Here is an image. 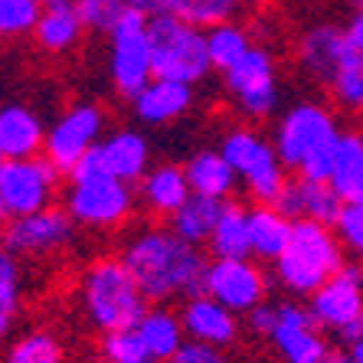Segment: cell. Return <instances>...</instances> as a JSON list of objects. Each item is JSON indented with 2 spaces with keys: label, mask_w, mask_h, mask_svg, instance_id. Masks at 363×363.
I'll return each mask as SVG.
<instances>
[{
  "label": "cell",
  "mask_w": 363,
  "mask_h": 363,
  "mask_svg": "<svg viewBox=\"0 0 363 363\" xmlns=\"http://www.w3.org/2000/svg\"><path fill=\"white\" fill-rule=\"evenodd\" d=\"M79 239V226L69 220V213L60 206L30 213L20 220H10L0 233V242L7 245L17 259H46L72 249Z\"/></svg>",
  "instance_id": "cell-14"
},
{
  "label": "cell",
  "mask_w": 363,
  "mask_h": 363,
  "mask_svg": "<svg viewBox=\"0 0 363 363\" xmlns=\"http://www.w3.org/2000/svg\"><path fill=\"white\" fill-rule=\"evenodd\" d=\"M79 13H82L85 26L95 30V33H108L111 23L128 10L125 0H76Z\"/></svg>",
  "instance_id": "cell-38"
},
{
  "label": "cell",
  "mask_w": 363,
  "mask_h": 363,
  "mask_svg": "<svg viewBox=\"0 0 363 363\" xmlns=\"http://www.w3.org/2000/svg\"><path fill=\"white\" fill-rule=\"evenodd\" d=\"M7 223H10L7 220V210H4V203H0V226H7Z\"/></svg>",
  "instance_id": "cell-44"
},
{
  "label": "cell",
  "mask_w": 363,
  "mask_h": 363,
  "mask_svg": "<svg viewBox=\"0 0 363 363\" xmlns=\"http://www.w3.org/2000/svg\"><path fill=\"white\" fill-rule=\"evenodd\" d=\"M249 7H252V0H161L164 13L190 26H200V30L226 23V20H239Z\"/></svg>",
  "instance_id": "cell-30"
},
{
  "label": "cell",
  "mask_w": 363,
  "mask_h": 363,
  "mask_svg": "<svg viewBox=\"0 0 363 363\" xmlns=\"http://www.w3.org/2000/svg\"><path fill=\"white\" fill-rule=\"evenodd\" d=\"M330 101L347 115L363 118V10H354L344 20V43L334 79L328 85Z\"/></svg>",
  "instance_id": "cell-18"
},
{
  "label": "cell",
  "mask_w": 363,
  "mask_h": 363,
  "mask_svg": "<svg viewBox=\"0 0 363 363\" xmlns=\"http://www.w3.org/2000/svg\"><path fill=\"white\" fill-rule=\"evenodd\" d=\"M101 360L105 363H154L147 347L141 344V337L135 334V328L128 330H111V334H101Z\"/></svg>",
  "instance_id": "cell-36"
},
{
  "label": "cell",
  "mask_w": 363,
  "mask_h": 363,
  "mask_svg": "<svg viewBox=\"0 0 363 363\" xmlns=\"http://www.w3.org/2000/svg\"><path fill=\"white\" fill-rule=\"evenodd\" d=\"M249 213V255L255 262H275L291 233V220L275 203H252Z\"/></svg>",
  "instance_id": "cell-26"
},
{
  "label": "cell",
  "mask_w": 363,
  "mask_h": 363,
  "mask_svg": "<svg viewBox=\"0 0 363 363\" xmlns=\"http://www.w3.org/2000/svg\"><path fill=\"white\" fill-rule=\"evenodd\" d=\"M328 184L337 190V196L344 203H363V131L360 128H344L340 131Z\"/></svg>",
  "instance_id": "cell-28"
},
{
  "label": "cell",
  "mask_w": 363,
  "mask_h": 363,
  "mask_svg": "<svg viewBox=\"0 0 363 363\" xmlns=\"http://www.w3.org/2000/svg\"><path fill=\"white\" fill-rule=\"evenodd\" d=\"M281 213L288 220H318V223H330L337 220L344 200L337 196V190L328 180H301L291 177L281 190V196L275 200Z\"/></svg>",
  "instance_id": "cell-22"
},
{
  "label": "cell",
  "mask_w": 363,
  "mask_h": 363,
  "mask_svg": "<svg viewBox=\"0 0 363 363\" xmlns=\"http://www.w3.org/2000/svg\"><path fill=\"white\" fill-rule=\"evenodd\" d=\"M151 164H154V151H151L147 135L125 125V128H115V131H105V138L95 144L92 151H89V157H82L76 167L99 170V174H108V177L121 180V184L138 186V180L151 170Z\"/></svg>",
  "instance_id": "cell-15"
},
{
  "label": "cell",
  "mask_w": 363,
  "mask_h": 363,
  "mask_svg": "<svg viewBox=\"0 0 363 363\" xmlns=\"http://www.w3.org/2000/svg\"><path fill=\"white\" fill-rule=\"evenodd\" d=\"M321 363H354V360H350V354H347V350H330Z\"/></svg>",
  "instance_id": "cell-42"
},
{
  "label": "cell",
  "mask_w": 363,
  "mask_h": 363,
  "mask_svg": "<svg viewBox=\"0 0 363 363\" xmlns=\"http://www.w3.org/2000/svg\"><path fill=\"white\" fill-rule=\"evenodd\" d=\"M210 259H252L249 255V213L239 200H226L206 239Z\"/></svg>",
  "instance_id": "cell-29"
},
{
  "label": "cell",
  "mask_w": 363,
  "mask_h": 363,
  "mask_svg": "<svg viewBox=\"0 0 363 363\" xmlns=\"http://www.w3.org/2000/svg\"><path fill=\"white\" fill-rule=\"evenodd\" d=\"M131 10H141L144 17H151V13H157L161 10V0H125Z\"/></svg>",
  "instance_id": "cell-41"
},
{
  "label": "cell",
  "mask_w": 363,
  "mask_h": 363,
  "mask_svg": "<svg viewBox=\"0 0 363 363\" xmlns=\"http://www.w3.org/2000/svg\"><path fill=\"white\" fill-rule=\"evenodd\" d=\"M85 33H89V26H85L76 4H69V0H50V4H43L33 40L46 56H66V52H72L79 43L85 40Z\"/></svg>",
  "instance_id": "cell-23"
},
{
  "label": "cell",
  "mask_w": 363,
  "mask_h": 363,
  "mask_svg": "<svg viewBox=\"0 0 363 363\" xmlns=\"http://www.w3.org/2000/svg\"><path fill=\"white\" fill-rule=\"evenodd\" d=\"M216 147L229 161V167L236 170L239 186L249 194L252 203H275L285 190V184L291 180L272 138L249 121L226 128Z\"/></svg>",
  "instance_id": "cell-6"
},
{
  "label": "cell",
  "mask_w": 363,
  "mask_h": 363,
  "mask_svg": "<svg viewBox=\"0 0 363 363\" xmlns=\"http://www.w3.org/2000/svg\"><path fill=\"white\" fill-rule=\"evenodd\" d=\"M223 92H226L229 108L236 111L242 121L259 125V121L279 115L281 105V72L279 60L265 43L255 40L239 62L220 72Z\"/></svg>",
  "instance_id": "cell-7"
},
{
  "label": "cell",
  "mask_w": 363,
  "mask_h": 363,
  "mask_svg": "<svg viewBox=\"0 0 363 363\" xmlns=\"http://www.w3.org/2000/svg\"><path fill=\"white\" fill-rule=\"evenodd\" d=\"M20 304H23V269L20 259L0 242V347L10 344V334L17 328Z\"/></svg>",
  "instance_id": "cell-31"
},
{
  "label": "cell",
  "mask_w": 363,
  "mask_h": 363,
  "mask_svg": "<svg viewBox=\"0 0 363 363\" xmlns=\"http://www.w3.org/2000/svg\"><path fill=\"white\" fill-rule=\"evenodd\" d=\"M66 190H62V210L79 229L92 233H111L131 223L138 210V190L131 184L99 174V170H72L66 174Z\"/></svg>",
  "instance_id": "cell-5"
},
{
  "label": "cell",
  "mask_w": 363,
  "mask_h": 363,
  "mask_svg": "<svg viewBox=\"0 0 363 363\" xmlns=\"http://www.w3.org/2000/svg\"><path fill=\"white\" fill-rule=\"evenodd\" d=\"M340 43H344V23H334V20L308 23L291 46V60H295L298 72L308 82H318L328 89L340 60Z\"/></svg>",
  "instance_id": "cell-17"
},
{
  "label": "cell",
  "mask_w": 363,
  "mask_h": 363,
  "mask_svg": "<svg viewBox=\"0 0 363 363\" xmlns=\"http://www.w3.org/2000/svg\"><path fill=\"white\" fill-rule=\"evenodd\" d=\"M245 324H249V330H252L255 337H269L272 328H275V304L262 301L259 308H252V311L245 314Z\"/></svg>",
  "instance_id": "cell-40"
},
{
  "label": "cell",
  "mask_w": 363,
  "mask_h": 363,
  "mask_svg": "<svg viewBox=\"0 0 363 363\" xmlns=\"http://www.w3.org/2000/svg\"><path fill=\"white\" fill-rule=\"evenodd\" d=\"M347 4H350L354 10H363V0H347Z\"/></svg>",
  "instance_id": "cell-45"
},
{
  "label": "cell",
  "mask_w": 363,
  "mask_h": 363,
  "mask_svg": "<svg viewBox=\"0 0 363 363\" xmlns=\"http://www.w3.org/2000/svg\"><path fill=\"white\" fill-rule=\"evenodd\" d=\"M334 233H337L340 245L357 265H363V203H344L334 220Z\"/></svg>",
  "instance_id": "cell-37"
},
{
  "label": "cell",
  "mask_w": 363,
  "mask_h": 363,
  "mask_svg": "<svg viewBox=\"0 0 363 363\" xmlns=\"http://www.w3.org/2000/svg\"><path fill=\"white\" fill-rule=\"evenodd\" d=\"M220 210H223L220 200H210V196L190 194L184 200V206H180V210L167 220V226L174 229L177 236H184L186 242L206 245L213 226H216V220H220Z\"/></svg>",
  "instance_id": "cell-33"
},
{
  "label": "cell",
  "mask_w": 363,
  "mask_h": 363,
  "mask_svg": "<svg viewBox=\"0 0 363 363\" xmlns=\"http://www.w3.org/2000/svg\"><path fill=\"white\" fill-rule=\"evenodd\" d=\"M135 334L147 347V354H151L154 363H167L186 340L180 314L174 308H167V304H147V311L135 324Z\"/></svg>",
  "instance_id": "cell-27"
},
{
  "label": "cell",
  "mask_w": 363,
  "mask_h": 363,
  "mask_svg": "<svg viewBox=\"0 0 363 363\" xmlns=\"http://www.w3.org/2000/svg\"><path fill=\"white\" fill-rule=\"evenodd\" d=\"M347 354H350V360L354 363H363V340H354L350 347H344Z\"/></svg>",
  "instance_id": "cell-43"
},
{
  "label": "cell",
  "mask_w": 363,
  "mask_h": 363,
  "mask_svg": "<svg viewBox=\"0 0 363 363\" xmlns=\"http://www.w3.org/2000/svg\"><path fill=\"white\" fill-rule=\"evenodd\" d=\"M60 177L62 174L43 154L0 164V203L7 210V220H20V216L56 206Z\"/></svg>",
  "instance_id": "cell-12"
},
{
  "label": "cell",
  "mask_w": 363,
  "mask_h": 363,
  "mask_svg": "<svg viewBox=\"0 0 363 363\" xmlns=\"http://www.w3.org/2000/svg\"><path fill=\"white\" fill-rule=\"evenodd\" d=\"M340 131L344 125L328 101L298 99L279 108L275 128H272V144L288 174L301 180H328Z\"/></svg>",
  "instance_id": "cell-2"
},
{
  "label": "cell",
  "mask_w": 363,
  "mask_h": 363,
  "mask_svg": "<svg viewBox=\"0 0 363 363\" xmlns=\"http://www.w3.org/2000/svg\"><path fill=\"white\" fill-rule=\"evenodd\" d=\"M4 363H62V347L52 330H26L7 344Z\"/></svg>",
  "instance_id": "cell-34"
},
{
  "label": "cell",
  "mask_w": 363,
  "mask_h": 363,
  "mask_svg": "<svg viewBox=\"0 0 363 363\" xmlns=\"http://www.w3.org/2000/svg\"><path fill=\"white\" fill-rule=\"evenodd\" d=\"M147 36L154 50V76L200 85L210 79L213 62L206 52V33L200 26L170 17L164 10L147 17Z\"/></svg>",
  "instance_id": "cell-8"
},
{
  "label": "cell",
  "mask_w": 363,
  "mask_h": 363,
  "mask_svg": "<svg viewBox=\"0 0 363 363\" xmlns=\"http://www.w3.org/2000/svg\"><path fill=\"white\" fill-rule=\"evenodd\" d=\"M105 40H108V82L118 99L131 101L154 79V50L151 36H147V17L141 10L128 7L111 23Z\"/></svg>",
  "instance_id": "cell-9"
},
{
  "label": "cell",
  "mask_w": 363,
  "mask_h": 363,
  "mask_svg": "<svg viewBox=\"0 0 363 363\" xmlns=\"http://www.w3.org/2000/svg\"><path fill=\"white\" fill-rule=\"evenodd\" d=\"M184 174L190 184V194L210 196V200H233L236 194V170L229 167V161L220 154V147H200L184 161Z\"/></svg>",
  "instance_id": "cell-25"
},
{
  "label": "cell",
  "mask_w": 363,
  "mask_h": 363,
  "mask_svg": "<svg viewBox=\"0 0 363 363\" xmlns=\"http://www.w3.org/2000/svg\"><path fill=\"white\" fill-rule=\"evenodd\" d=\"M79 304L99 334L128 330L147 311V298L118 255H99L79 275Z\"/></svg>",
  "instance_id": "cell-4"
},
{
  "label": "cell",
  "mask_w": 363,
  "mask_h": 363,
  "mask_svg": "<svg viewBox=\"0 0 363 363\" xmlns=\"http://www.w3.org/2000/svg\"><path fill=\"white\" fill-rule=\"evenodd\" d=\"M105 131H108V111L99 101H72L46 125L43 157L60 174H69L82 157H89Z\"/></svg>",
  "instance_id": "cell-11"
},
{
  "label": "cell",
  "mask_w": 363,
  "mask_h": 363,
  "mask_svg": "<svg viewBox=\"0 0 363 363\" xmlns=\"http://www.w3.org/2000/svg\"><path fill=\"white\" fill-rule=\"evenodd\" d=\"M118 259L128 265L131 279L151 304H170L203 291V272L210 255L203 245L186 242L170 226L151 223L138 226L121 242Z\"/></svg>",
  "instance_id": "cell-1"
},
{
  "label": "cell",
  "mask_w": 363,
  "mask_h": 363,
  "mask_svg": "<svg viewBox=\"0 0 363 363\" xmlns=\"http://www.w3.org/2000/svg\"><path fill=\"white\" fill-rule=\"evenodd\" d=\"M46 141V121L40 111L26 101H4L0 105V157L20 161V157H40Z\"/></svg>",
  "instance_id": "cell-21"
},
{
  "label": "cell",
  "mask_w": 363,
  "mask_h": 363,
  "mask_svg": "<svg viewBox=\"0 0 363 363\" xmlns=\"http://www.w3.org/2000/svg\"><path fill=\"white\" fill-rule=\"evenodd\" d=\"M138 203L151 216H164L170 220L174 213L184 206V200L190 196V184H186L184 164H151V170L138 180Z\"/></svg>",
  "instance_id": "cell-24"
},
{
  "label": "cell",
  "mask_w": 363,
  "mask_h": 363,
  "mask_svg": "<svg viewBox=\"0 0 363 363\" xmlns=\"http://www.w3.org/2000/svg\"><path fill=\"white\" fill-rule=\"evenodd\" d=\"M194 101H196V85L154 76L128 105H131V115L138 118V125L164 128L184 118L186 111L194 108Z\"/></svg>",
  "instance_id": "cell-19"
},
{
  "label": "cell",
  "mask_w": 363,
  "mask_h": 363,
  "mask_svg": "<svg viewBox=\"0 0 363 363\" xmlns=\"http://www.w3.org/2000/svg\"><path fill=\"white\" fill-rule=\"evenodd\" d=\"M180 324H184L186 340H200V344L210 347H233L239 337V314H233L229 308H223L220 301H213L210 295H196L184 298L180 301Z\"/></svg>",
  "instance_id": "cell-20"
},
{
  "label": "cell",
  "mask_w": 363,
  "mask_h": 363,
  "mask_svg": "<svg viewBox=\"0 0 363 363\" xmlns=\"http://www.w3.org/2000/svg\"><path fill=\"white\" fill-rule=\"evenodd\" d=\"M281 363H321L330 354L328 334L314 324L308 304L285 298L275 304V328L269 334Z\"/></svg>",
  "instance_id": "cell-16"
},
{
  "label": "cell",
  "mask_w": 363,
  "mask_h": 363,
  "mask_svg": "<svg viewBox=\"0 0 363 363\" xmlns=\"http://www.w3.org/2000/svg\"><path fill=\"white\" fill-rule=\"evenodd\" d=\"M304 304L314 324L344 347L363 340V265L344 262Z\"/></svg>",
  "instance_id": "cell-10"
},
{
  "label": "cell",
  "mask_w": 363,
  "mask_h": 363,
  "mask_svg": "<svg viewBox=\"0 0 363 363\" xmlns=\"http://www.w3.org/2000/svg\"><path fill=\"white\" fill-rule=\"evenodd\" d=\"M344 262L347 252L330 223L291 220L285 249L272 262V279L285 291V298L308 301Z\"/></svg>",
  "instance_id": "cell-3"
},
{
  "label": "cell",
  "mask_w": 363,
  "mask_h": 363,
  "mask_svg": "<svg viewBox=\"0 0 363 363\" xmlns=\"http://www.w3.org/2000/svg\"><path fill=\"white\" fill-rule=\"evenodd\" d=\"M167 363H233V360H229V354L223 347H210V344H200V340H184V347Z\"/></svg>",
  "instance_id": "cell-39"
},
{
  "label": "cell",
  "mask_w": 363,
  "mask_h": 363,
  "mask_svg": "<svg viewBox=\"0 0 363 363\" xmlns=\"http://www.w3.org/2000/svg\"><path fill=\"white\" fill-rule=\"evenodd\" d=\"M0 164H4V157H0Z\"/></svg>",
  "instance_id": "cell-46"
},
{
  "label": "cell",
  "mask_w": 363,
  "mask_h": 363,
  "mask_svg": "<svg viewBox=\"0 0 363 363\" xmlns=\"http://www.w3.org/2000/svg\"><path fill=\"white\" fill-rule=\"evenodd\" d=\"M206 52H210L213 72H226L233 62H239L249 52V46L255 43V36L249 33V26L242 20H226V23L206 26Z\"/></svg>",
  "instance_id": "cell-32"
},
{
  "label": "cell",
  "mask_w": 363,
  "mask_h": 363,
  "mask_svg": "<svg viewBox=\"0 0 363 363\" xmlns=\"http://www.w3.org/2000/svg\"><path fill=\"white\" fill-rule=\"evenodd\" d=\"M40 13L43 0H0V40L33 36Z\"/></svg>",
  "instance_id": "cell-35"
},
{
  "label": "cell",
  "mask_w": 363,
  "mask_h": 363,
  "mask_svg": "<svg viewBox=\"0 0 363 363\" xmlns=\"http://www.w3.org/2000/svg\"><path fill=\"white\" fill-rule=\"evenodd\" d=\"M203 295L245 318L269 301V275L255 259H210L203 272Z\"/></svg>",
  "instance_id": "cell-13"
}]
</instances>
